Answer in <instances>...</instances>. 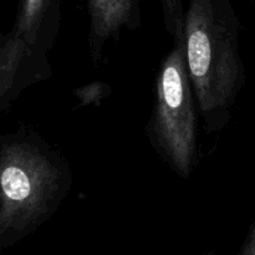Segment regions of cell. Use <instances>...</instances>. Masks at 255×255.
Returning <instances> with one entry per match:
<instances>
[{"instance_id":"2","label":"cell","mask_w":255,"mask_h":255,"mask_svg":"<svg viewBox=\"0 0 255 255\" xmlns=\"http://www.w3.org/2000/svg\"><path fill=\"white\" fill-rule=\"evenodd\" d=\"M186 61L184 41L174 42L159 65L147 136L162 161L188 179L197 163L198 106Z\"/></svg>"},{"instance_id":"1","label":"cell","mask_w":255,"mask_h":255,"mask_svg":"<svg viewBox=\"0 0 255 255\" xmlns=\"http://www.w3.org/2000/svg\"><path fill=\"white\" fill-rule=\"evenodd\" d=\"M186 61L204 129L228 126L246 84L239 20L231 0H191L184 26Z\"/></svg>"},{"instance_id":"7","label":"cell","mask_w":255,"mask_h":255,"mask_svg":"<svg viewBox=\"0 0 255 255\" xmlns=\"http://www.w3.org/2000/svg\"><path fill=\"white\" fill-rule=\"evenodd\" d=\"M238 255H255V223L252 227L248 236H247Z\"/></svg>"},{"instance_id":"3","label":"cell","mask_w":255,"mask_h":255,"mask_svg":"<svg viewBox=\"0 0 255 255\" xmlns=\"http://www.w3.org/2000/svg\"><path fill=\"white\" fill-rule=\"evenodd\" d=\"M87 12L90 55L95 66L110 40L119 41L122 30L141 26L139 0H87Z\"/></svg>"},{"instance_id":"4","label":"cell","mask_w":255,"mask_h":255,"mask_svg":"<svg viewBox=\"0 0 255 255\" xmlns=\"http://www.w3.org/2000/svg\"><path fill=\"white\" fill-rule=\"evenodd\" d=\"M61 6L62 0H21L20 31L42 59L59 36Z\"/></svg>"},{"instance_id":"5","label":"cell","mask_w":255,"mask_h":255,"mask_svg":"<svg viewBox=\"0 0 255 255\" xmlns=\"http://www.w3.org/2000/svg\"><path fill=\"white\" fill-rule=\"evenodd\" d=\"M162 6L164 27L173 37V42L184 41L186 11L183 0H159Z\"/></svg>"},{"instance_id":"6","label":"cell","mask_w":255,"mask_h":255,"mask_svg":"<svg viewBox=\"0 0 255 255\" xmlns=\"http://www.w3.org/2000/svg\"><path fill=\"white\" fill-rule=\"evenodd\" d=\"M110 94V86L104 82H92V84L82 86L75 90V95L79 99L80 106L86 105H99Z\"/></svg>"},{"instance_id":"8","label":"cell","mask_w":255,"mask_h":255,"mask_svg":"<svg viewBox=\"0 0 255 255\" xmlns=\"http://www.w3.org/2000/svg\"><path fill=\"white\" fill-rule=\"evenodd\" d=\"M204 255H218V254H216V253H208V254H204Z\"/></svg>"}]
</instances>
